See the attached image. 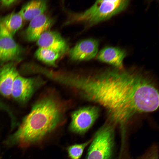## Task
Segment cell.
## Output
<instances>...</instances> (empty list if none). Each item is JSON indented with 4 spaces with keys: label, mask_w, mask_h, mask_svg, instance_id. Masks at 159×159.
Listing matches in <instances>:
<instances>
[{
    "label": "cell",
    "mask_w": 159,
    "mask_h": 159,
    "mask_svg": "<svg viewBox=\"0 0 159 159\" xmlns=\"http://www.w3.org/2000/svg\"><path fill=\"white\" fill-rule=\"evenodd\" d=\"M68 86L82 97L103 106L109 122L124 127L134 116L159 106V93L152 80L138 71L108 69L93 76L72 75Z\"/></svg>",
    "instance_id": "1"
},
{
    "label": "cell",
    "mask_w": 159,
    "mask_h": 159,
    "mask_svg": "<svg viewBox=\"0 0 159 159\" xmlns=\"http://www.w3.org/2000/svg\"><path fill=\"white\" fill-rule=\"evenodd\" d=\"M62 114L57 100L51 96L43 98L34 105L24 118L12 136V141L22 147L39 141L58 127Z\"/></svg>",
    "instance_id": "2"
},
{
    "label": "cell",
    "mask_w": 159,
    "mask_h": 159,
    "mask_svg": "<svg viewBox=\"0 0 159 159\" xmlns=\"http://www.w3.org/2000/svg\"><path fill=\"white\" fill-rule=\"evenodd\" d=\"M129 3L128 0H97L85 11L72 14L66 24L82 22L91 26L124 11Z\"/></svg>",
    "instance_id": "3"
},
{
    "label": "cell",
    "mask_w": 159,
    "mask_h": 159,
    "mask_svg": "<svg viewBox=\"0 0 159 159\" xmlns=\"http://www.w3.org/2000/svg\"><path fill=\"white\" fill-rule=\"evenodd\" d=\"M107 122L96 132L88 150L86 159H111L114 144V127Z\"/></svg>",
    "instance_id": "4"
},
{
    "label": "cell",
    "mask_w": 159,
    "mask_h": 159,
    "mask_svg": "<svg viewBox=\"0 0 159 159\" xmlns=\"http://www.w3.org/2000/svg\"><path fill=\"white\" fill-rule=\"evenodd\" d=\"M99 113V109L95 106L85 107L74 111L71 115L70 130L79 134H84L93 125Z\"/></svg>",
    "instance_id": "5"
},
{
    "label": "cell",
    "mask_w": 159,
    "mask_h": 159,
    "mask_svg": "<svg viewBox=\"0 0 159 159\" xmlns=\"http://www.w3.org/2000/svg\"><path fill=\"white\" fill-rule=\"evenodd\" d=\"M37 85L35 78H27L19 74L14 82L11 92V97L21 102L27 101L32 97Z\"/></svg>",
    "instance_id": "6"
},
{
    "label": "cell",
    "mask_w": 159,
    "mask_h": 159,
    "mask_svg": "<svg viewBox=\"0 0 159 159\" xmlns=\"http://www.w3.org/2000/svg\"><path fill=\"white\" fill-rule=\"evenodd\" d=\"M99 42L94 39H88L77 42L69 52L70 57L75 61L88 60L97 54Z\"/></svg>",
    "instance_id": "7"
},
{
    "label": "cell",
    "mask_w": 159,
    "mask_h": 159,
    "mask_svg": "<svg viewBox=\"0 0 159 159\" xmlns=\"http://www.w3.org/2000/svg\"><path fill=\"white\" fill-rule=\"evenodd\" d=\"M22 49L13 37L4 28L0 27V62L12 60L21 54Z\"/></svg>",
    "instance_id": "8"
},
{
    "label": "cell",
    "mask_w": 159,
    "mask_h": 159,
    "mask_svg": "<svg viewBox=\"0 0 159 159\" xmlns=\"http://www.w3.org/2000/svg\"><path fill=\"white\" fill-rule=\"evenodd\" d=\"M30 21L25 32V37L29 42L37 41L43 33L49 30L54 21L53 18L44 13Z\"/></svg>",
    "instance_id": "9"
},
{
    "label": "cell",
    "mask_w": 159,
    "mask_h": 159,
    "mask_svg": "<svg viewBox=\"0 0 159 159\" xmlns=\"http://www.w3.org/2000/svg\"><path fill=\"white\" fill-rule=\"evenodd\" d=\"M39 47L48 48L61 54L68 49L67 44L59 33L49 30L43 33L37 42Z\"/></svg>",
    "instance_id": "10"
},
{
    "label": "cell",
    "mask_w": 159,
    "mask_h": 159,
    "mask_svg": "<svg viewBox=\"0 0 159 159\" xmlns=\"http://www.w3.org/2000/svg\"><path fill=\"white\" fill-rule=\"evenodd\" d=\"M19 74L15 65L12 63L6 64L0 68V94L9 98L15 79Z\"/></svg>",
    "instance_id": "11"
},
{
    "label": "cell",
    "mask_w": 159,
    "mask_h": 159,
    "mask_svg": "<svg viewBox=\"0 0 159 159\" xmlns=\"http://www.w3.org/2000/svg\"><path fill=\"white\" fill-rule=\"evenodd\" d=\"M126 54V52L121 48L107 46L103 48L98 53L97 58L101 62L122 69H123V61Z\"/></svg>",
    "instance_id": "12"
},
{
    "label": "cell",
    "mask_w": 159,
    "mask_h": 159,
    "mask_svg": "<svg viewBox=\"0 0 159 159\" xmlns=\"http://www.w3.org/2000/svg\"><path fill=\"white\" fill-rule=\"evenodd\" d=\"M47 8V1L32 0L24 5L19 12L24 20L31 21L35 17L44 14Z\"/></svg>",
    "instance_id": "13"
},
{
    "label": "cell",
    "mask_w": 159,
    "mask_h": 159,
    "mask_svg": "<svg viewBox=\"0 0 159 159\" xmlns=\"http://www.w3.org/2000/svg\"><path fill=\"white\" fill-rule=\"evenodd\" d=\"M23 20L19 12H12L0 18V27L13 37L22 26Z\"/></svg>",
    "instance_id": "14"
},
{
    "label": "cell",
    "mask_w": 159,
    "mask_h": 159,
    "mask_svg": "<svg viewBox=\"0 0 159 159\" xmlns=\"http://www.w3.org/2000/svg\"><path fill=\"white\" fill-rule=\"evenodd\" d=\"M61 54L56 51L43 47H39L34 54L37 59L48 65L53 66H56V62Z\"/></svg>",
    "instance_id": "15"
},
{
    "label": "cell",
    "mask_w": 159,
    "mask_h": 159,
    "mask_svg": "<svg viewBox=\"0 0 159 159\" xmlns=\"http://www.w3.org/2000/svg\"><path fill=\"white\" fill-rule=\"evenodd\" d=\"M91 141L92 140L82 143L75 144L69 146L67 150L70 158L71 159H80L85 148Z\"/></svg>",
    "instance_id": "16"
},
{
    "label": "cell",
    "mask_w": 159,
    "mask_h": 159,
    "mask_svg": "<svg viewBox=\"0 0 159 159\" xmlns=\"http://www.w3.org/2000/svg\"><path fill=\"white\" fill-rule=\"evenodd\" d=\"M18 1L15 0H3L0 1L1 5L4 7H8L13 5Z\"/></svg>",
    "instance_id": "17"
},
{
    "label": "cell",
    "mask_w": 159,
    "mask_h": 159,
    "mask_svg": "<svg viewBox=\"0 0 159 159\" xmlns=\"http://www.w3.org/2000/svg\"><path fill=\"white\" fill-rule=\"evenodd\" d=\"M151 158V159H157L156 156L155 157H154V156L153 157H152Z\"/></svg>",
    "instance_id": "18"
}]
</instances>
